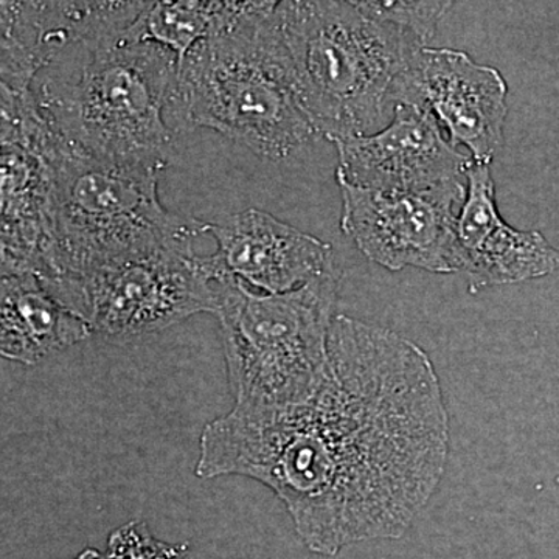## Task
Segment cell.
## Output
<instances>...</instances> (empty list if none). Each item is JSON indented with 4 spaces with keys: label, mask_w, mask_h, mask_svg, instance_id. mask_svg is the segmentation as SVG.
<instances>
[{
    "label": "cell",
    "mask_w": 559,
    "mask_h": 559,
    "mask_svg": "<svg viewBox=\"0 0 559 559\" xmlns=\"http://www.w3.org/2000/svg\"><path fill=\"white\" fill-rule=\"evenodd\" d=\"M92 333L131 340L200 312H216V282L193 242L108 261L81 274L40 277Z\"/></svg>",
    "instance_id": "7"
},
{
    "label": "cell",
    "mask_w": 559,
    "mask_h": 559,
    "mask_svg": "<svg viewBox=\"0 0 559 559\" xmlns=\"http://www.w3.org/2000/svg\"><path fill=\"white\" fill-rule=\"evenodd\" d=\"M92 334L32 272L2 274L0 282V353L33 366Z\"/></svg>",
    "instance_id": "15"
},
{
    "label": "cell",
    "mask_w": 559,
    "mask_h": 559,
    "mask_svg": "<svg viewBox=\"0 0 559 559\" xmlns=\"http://www.w3.org/2000/svg\"><path fill=\"white\" fill-rule=\"evenodd\" d=\"M2 274L46 275L58 134L33 90L0 87Z\"/></svg>",
    "instance_id": "9"
},
{
    "label": "cell",
    "mask_w": 559,
    "mask_h": 559,
    "mask_svg": "<svg viewBox=\"0 0 559 559\" xmlns=\"http://www.w3.org/2000/svg\"><path fill=\"white\" fill-rule=\"evenodd\" d=\"M448 451L450 419L429 356L395 331L340 314L318 392L278 417L213 419L194 474L266 485L301 540L334 555L403 535L439 487Z\"/></svg>",
    "instance_id": "1"
},
{
    "label": "cell",
    "mask_w": 559,
    "mask_h": 559,
    "mask_svg": "<svg viewBox=\"0 0 559 559\" xmlns=\"http://www.w3.org/2000/svg\"><path fill=\"white\" fill-rule=\"evenodd\" d=\"M216 252L205 257L213 280H240L263 294L301 288L336 266L329 242L260 209L242 210L209 224Z\"/></svg>",
    "instance_id": "12"
},
{
    "label": "cell",
    "mask_w": 559,
    "mask_h": 559,
    "mask_svg": "<svg viewBox=\"0 0 559 559\" xmlns=\"http://www.w3.org/2000/svg\"><path fill=\"white\" fill-rule=\"evenodd\" d=\"M340 288L336 266L285 294L240 280H216L224 359L235 407L250 419L278 417L318 392L329 371V341Z\"/></svg>",
    "instance_id": "5"
},
{
    "label": "cell",
    "mask_w": 559,
    "mask_h": 559,
    "mask_svg": "<svg viewBox=\"0 0 559 559\" xmlns=\"http://www.w3.org/2000/svg\"><path fill=\"white\" fill-rule=\"evenodd\" d=\"M148 2L0 3V86L33 90V81L62 55L132 24Z\"/></svg>",
    "instance_id": "13"
},
{
    "label": "cell",
    "mask_w": 559,
    "mask_h": 559,
    "mask_svg": "<svg viewBox=\"0 0 559 559\" xmlns=\"http://www.w3.org/2000/svg\"><path fill=\"white\" fill-rule=\"evenodd\" d=\"M160 175L157 168L95 159L69 148L58 135L44 277L81 274L207 234L210 223L162 205Z\"/></svg>",
    "instance_id": "6"
},
{
    "label": "cell",
    "mask_w": 559,
    "mask_h": 559,
    "mask_svg": "<svg viewBox=\"0 0 559 559\" xmlns=\"http://www.w3.org/2000/svg\"><path fill=\"white\" fill-rule=\"evenodd\" d=\"M253 5L255 2H150L138 27L143 39L170 49L180 66L194 46L229 32Z\"/></svg>",
    "instance_id": "16"
},
{
    "label": "cell",
    "mask_w": 559,
    "mask_h": 559,
    "mask_svg": "<svg viewBox=\"0 0 559 559\" xmlns=\"http://www.w3.org/2000/svg\"><path fill=\"white\" fill-rule=\"evenodd\" d=\"M187 544H165L154 539L143 522H130L110 535L108 551L86 550L79 559H182Z\"/></svg>",
    "instance_id": "17"
},
{
    "label": "cell",
    "mask_w": 559,
    "mask_h": 559,
    "mask_svg": "<svg viewBox=\"0 0 559 559\" xmlns=\"http://www.w3.org/2000/svg\"><path fill=\"white\" fill-rule=\"evenodd\" d=\"M275 5L255 2L240 24L190 50L168 108L176 127L209 128L267 160L293 156L316 134L290 84Z\"/></svg>",
    "instance_id": "4"
},
{
    "label": "cell",
    "mask_w": 559,
    "mask_h": 559,
    "mask_svg": "<svg viewBox=\"0 0 559 559\" xmlns=\"http://www.w3.org/2000/svg\"><path fill=\"white\" fill-rule=\"evenodd\" d=\"M138 21L72 49L81 57L75 80L50 75L33 92L69 148L164 171L173 146L168 108L179 62L167 47L143 39Z\"/></svg>",
    "instance_id": "3"
},
{
    "label": "cell",
    "mask_w": 559,
    "mask_h": 559,
    "mask_svg": "<svg viewBox=\"0 0 559 559\" xmlns=\"http://www.w3.org/2000/svg\"><path fill=\"white\" fill-rule=\"evenodd\" d=\"M336 178L382 191H421L466 180L471 157L444 138L428 109L400 103L388 127L370 135L333 142Z\"/></svg>",
    "instance_id": "11"
},
{
    "label": "cell",
    "mask_w": 559,
    "mask_h": 559,
    "mask_svg": "<svg viewBox=\"0 0 559 559\" xmlns=\"http://www.w3.org/2000/svg\"><path fill=\"white\" fill-rule=\"evenodd\" d=\"M507 97L498 69L465 51L426 47L407 73L401 103L428 109L455 148L465 146L474 164L491 165L503 145Z\"/></svg>",
    "instance_id": "10"
},
{
    "label": "cell",
    "mask_w": 559,
    "mask_h": 559,
    "mask_svg": "<svg viewBox=\"0 0 559 559\" xmlns=\"http://www.w3.org/2000/svg\"><path fill=\"white\" fill-rule=\"evenodd\" d=\"M460 271L477 286L510 285L559 271V250L538 230H518L500 216L489 165L471 164L457 221Z\"/></svg>",
    "instance_id": "14"
},
{
    "label": "cell",
    "mask_w": 559,
    "mask_h": 559,
    "mask_svg": "<svg viewBox=\"0 0 559 559\" xmlns=\"http://www.w3.org/2000/svg\"><path fill=\"white\" fill-rule=\"evenodd\" d=\"M341 229L373 263L389 271H460L457 221L466 180L421 191L362 189L337 179Z\"/></svg>",
    "instance_id": "8"
},
{
    "label": "cell",
    "mask_w": 559,
    "mask_h": 559,
    "mask_svg": "<svg viewBox=\"0 0 559 559\" xmlns=\"http://www.w3.org/2000/svg\"><path fill=\"white\" fill-rule=\"evenodd\" d=\"M451 2H277L275 31L293 90L330 142L388 127L407 73Z\"/></svg>",
    "instance_id": "2"
}]
</instances>
